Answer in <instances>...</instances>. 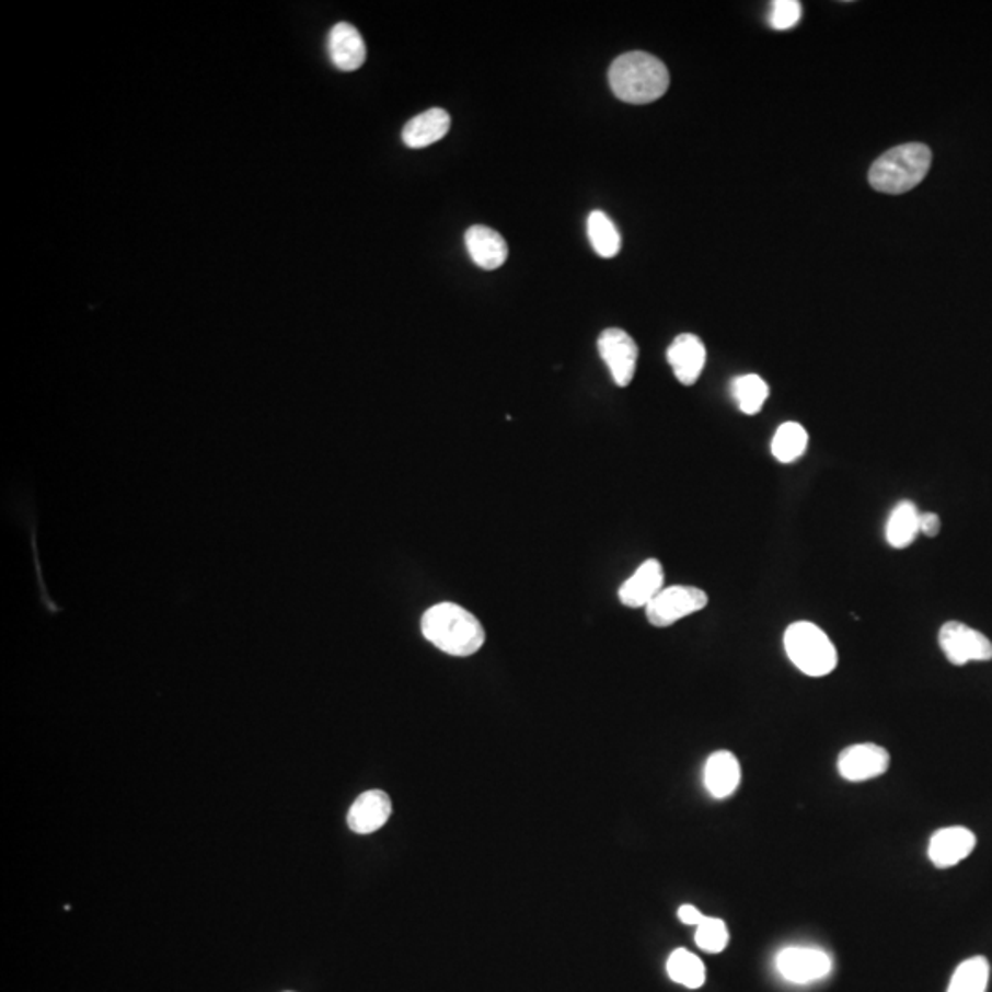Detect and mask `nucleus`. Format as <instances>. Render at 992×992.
I'll return each mask as SVG.
<instances>
[{
    "label": "nucleus",
    "instance_id": "nucleus-22",
    "mask_svg": "<svg viewBox=\"0 0 992 992\" xmlns=\"http://www.w3.org/2000/svg\"><path fill=\"white\" fill-rule=\"evenodd\" d=\"M731 394L736 397L737 405L741 408L742 414L755 416L763 408L764 401L769 400V384L763 381V377L755 373L737 377L731 382Z\"/></svg>",
    "mask_w": 992,
    "mask_h": 992
},
{
    "label": "nucleus",
    "instance_id": "nucleus-11",
    "mask_svg": "<svg viewBox=\"0 0 992 992\" xmlns=\"http://www.w3.org/2000/svg\"><path fill=\"white\" fill-rule=\"evenodd\" d=\"M976 837L967 827H945L932 834L928 856L935 867H953L974 851Z\"/></svg>",
    "mask_w": 992,
    "mask_h": 992
},
{
    "label": "nucleus",
    "instance_id": "nucleus-12",
    "mask_svg": "<svg viewBox=\"0 0 992 992\" xmlns=\"http://www.w3.org/2000/svg\"><path fill=\"white\" fill-rule=\"evenodd\" d=\"M664 590V566L658 560H647L620 587V601L628 609H647V604Z\"/></svg>",
    "mask_w": 992,
    "mask_h": 992
},
{
    "label": "nucleus",
    "instance_id": "nucleus-10",
    "mask_svg": "<svg viewBox=\"0 0 992 992\" xmlns=\"http://www.w3.org/2000/svg\"><path fill=\"white\" fill-rule=\"evenodd\" d=\"M394 809L384 791H366L355 799L348 812V827L357 834H371L387 826Z\"/></svg>",
    "mask_w": 992,
    "mask_h": 992
},
{
    "label": "nucleus",
    "instance_id": "nucleus-21",
    "mask_svg": "<svg viewBox=\"0 0 992 992\" xmlns=\"http://www.w3.org/2000/svg\"><path fill=\"white\" fill-rule=\"evenodd\" d=\"M668 974L674 983L688 989H701L706 981V967L695 954L677 948L668 959Z\"/></svg>",
    "mask_w": 992,
    "mask_h": 992
},
{
    "label": "nucleus",
    "instance_id": "nucleus-2",
    "mask_svg": "<svg viewBox=\"0 0 992 992\" xmlns=\"http://www.w3.org/2000/svg\"><path fill=\"white\" fill-rule=\"evenodd\" d=\"M609 83L618 100L633 105L660 100L669 89V72L647 51H627L609 69Z\"/></svg>",
    "mask_w": 992,
    "mask_h": 992
},
{
    "label": "nucleus",
    "instance_id": "nucleus-15",
    "mask_svg": "<svg viewBox=\"0 0 992 992\" xmlns=\"http://www.w3.org/2000/svg\"><path fill=\"white\" fill-rule=\"evenodd\" d=\"M465 246H468L471 259L484 270L500 268L508 259L509 251L506 240L496 230L484 227V224H474L468 230Z\"/></svg>",
    "mask_w": 992,
    "mask_h": 992
},
{
    "label": "nucleus",
    "instance_id": "nucleus-17",
    "mask_svg": "<svg viewBox=\"0 0 992 992\" xmlns=\"http://www.w3.org/2000/svg\"><path fill=\"white\" fill-rule=\"evenodd\" d=\"M451 129V116L446 108H428L422 115L414 116L403 127V142L412 149L427 148L439 142Z\"/></svg>",
    "mask_w": 992,
    "mask_h": 992
},
{
    "label": "nucleus",
    "instance_id": "nucleus-1",
    "mask_svg": "<svg viewBox=\"0 0 992 992\" xmlns=\"http://www.w3.org/2000/svg\"><path fill=\"white\" fill-rule=\"evenodd\" d=\"M425 638L446 655L468 658L485 644V631L473 612L457 603H438L422 618Z\"/></svg>",
    "mask_w": 992,
    "mask_h": 992
},
{
    "label": "nucleus",
    "instance_id": "nucleus-7",
    "mask_svg": "<svg viewBox=\"0 0 992 992\" xmlns=\"http://www.w3.org/2000/svg\"><path fill=\"white\" fill-rule=\"evenodd\" d=\"M599 355L611 371L612 379L618 387H628L636 373L638 362V346L627 331L620 327H609L601 333L598 341Z\"/></svg>",
    "mask_w": 992,
    "mask_h": 992
},
{
    "label": "nucleus",
    "instance_id": "nucleus-20",
    "mask_svg": "<svg viewBox=\"0 0 992 992\" xmlns=\"http://www.w3.org/2000/svg\"><path fill=\"white\" fill-rule=\"evenodd\" d=\"M809 446V434L799 423H783L772 438V454L777 462L794 463L804 457Z\"/></svg>",
    "mask_w": 992,
    "mask_h": 992
},
{
    "label": "nucleus",
    "instance_id": "nucleus-13",
    "mask_svg": "<svg viewBox=\"0 0 992 992\" xmlns=\"http://www.w3.org/2000/svg\"><path fill=\"white\" fill-rule=\"evenodd\" d=\"M668 362L673 368L674 377L684 387H691L699 381L706 366V346L696 335L682 333L669 346Z\"/></svg>",
    "mask_w": 992,
    "mask_h": 992
},
{
    "label": "nucleus",
    "instance_id": "nucleus-27",
    "mask_svg": "<svg viewBox=\"0 0 992 992\" xmlns=\"http://www.w3.org/2000/svg\"><path fill=\"white\" fill-rule=\"evenodd\" d=\"M704 913L699 910V908L691 907V904H684V907L679 908V919L684 924H690V926H699V924L704 921Z\"/></svg>",
    "mask_w": 992,
    "mask_h": 992
},
{
    "label": "nucleus",
    "instance_id": "nucleus-19",
    "mask_svg": "<svg viewBox=\"0 0 992 992\" xmlns=\"http://www.w3.org/2000/svg\"><path fill=\"white\" fill-rule=\"evenodd\" d=\"M587 232L596 254L604 259L618 256V252L622 249V235L618 232L616 224L612 223L611 217L607 216L604 211L593 210L588 216Z\"/></svg>",
    "mask_w": 992,
    "mask_h": 992
},
{
    "label": "nucleus",
    "instance_id": "nucleus-4",
    "mask_svg": "<svg viewBox=\"0 0 992 992\" xmlns=\"http://www.w3.org/2000/svg\"><path fill=\"white\" fill-rule=\"evenodd\" d=\"M788 660L807 677H827L839 666V653L826 631L810 622H796L785 631Z\"/></svg>",
    "mask_w": 992,
    "mask_h": 992
},
{
    "label": "nucleus",
    "instance_id": "nucleus-5",
    "mask_svg": "<svg viewBox=\"0 0 992 992\" xmlns=\"http://www.w3.org/2000/svg\"><path fill=\"white\" fill-rule=\"evenodd\" d=\"M707 604V593L701 588L674 585L664 588L649 604H647V620L655 627H671L682 618L691 616L702 611Z\"/></svg>",
    "mask_w": 992,
    "mask_h": 992
},
{
    "label": "nucleus",
    "instance_id": "nucleus-8",
    "mask_svg": "<svg viewBox=\"0 0 992 992\" xmlns=\"http://www.w3.org/2000/svg\"><path fill=\"white\" fill-rule=\"evenodd\" d=\"M776 969L783 980L805 985L831 974L833 959L820 948L788 947L777 954Z\"/></svg>",
    "mask_w": 992,
    "mask_h": 992
},
{
    "label": "nucleus",
    "instance_id": "nucleus-23",
    "mask_svg": "<svg viewBox=\"0 0 992 992\" xmlns=\"http://www.w3.org/2000/svg\"><path fill=\"white\" fill-rule=\"evenodd\" d=\"M991 967L983 956H974L959 965L947 992H987Z\"/></svg>",
    "mask_w": 992,
    "mask_h": 992
},
{
    "label": "nucleus",
    "instance_id": "nucleus-26",
    "mask_svg": "<svg viewBox=\"0 0 992 992\" xmlns=\"http://www.w3.org/2000/svg\"><path fill=\"white\" fill-rule=\"evenodd\" d=\"M942 531V519L935 514H921L919 517V533L923 535L932 537L937 535Z\"/></svg>",
    "mask_w": 992,
    "mask_h": 992
},
{
    "label": "nucleus",
    "instance_id": "nucleus-18",
    "mask_svg": "<svg viewBox=\"0 0 992 992\" xmlns=\"http://www.w3.org/2000/svg\"><path fill=\"white\" fill-rule=\"evenodd\" d=\"M919 514L918 506L910 500H902L897 504L891 511L888 524H886V541L896 550H904L915 541L919 535Z\"/></svg>",
    "mask_w": 992,
    "mask_h": 992
},
{
    "label": "nucleus",
    "instance_id": "nucleus-14",
    "mask_svg": "<svg viewBox=\"0 0 992 992\" xmlns=\"http://www.w3.org/2000/svg\"><path fill=\"white\" fill-rule=\"evenodd\" d=\"M331 64L343 72H354L366 61V43L354 24L338 23L327 37Z\"/></svg>",
    "mask_w": 992,
    "mask_h": 992
},
{
    "label": "nucleus",
    "instance_id": "nucleus-6",
    "mask_svg": "<svg viewBox=\"0 0 992 992\" xmlns=\"http://www.w3.org/2000/svg\"><path fill=\"white\" fill-rule=\"evenodd\" d=\"M939 645L954 666L992 660L991 639L965 623H945L939 631Z\"/></svg>",
    "mask_w": 992,
    "mask_h": 992
},
{
    "label": "nucleus",
    "instance_id": "nucleus-16",
    "mask_svg": "<svg viewBox=\"0 0 992 992\" xmlns=\"http://www.w3.org/2000/svg\"><path fill=\"white\" fill-rule=\"evenodd\" d=\"M741 783V764L734 753L719 750L707 758L704 785L715 799L730 798Z\"/></svg>",
    "mask_w": 992,
    "mask_h": 992
},
{
    "label": "nucleus",
    "instance_id": "nucleus-24",
    "mask_svg": "<svg viewBox=\"0 0 992 992\" xmlns=\"http://www.w3.org/2000/svg\"><path fill=\"white\" fill-rule=\"evenodd\" d=\"M696 947L704 953L719 954L728 947L730 943V932L726 928V923L719 918H704L695 932Z\"/></svg>",
    "mask_w": 992,
    "mask_h": 992
},
{
    "label": "nucleus",
    "instance_id": "nucleus-9",
    "mask_svg": "<svg viewBox=\"0 0 992 992\" xmlns=\"http://www.w3.org/2000/svg\"><path fill=\"white\" fill-rule=\"evenodd\" d=\"M890 769V753L888 750L873 742L853 745L840 752V776L847 782L861 783L883 776Z\"/></svg>",
    "mask_w": 992,
    "mask_h": 992
},
{
    "label": "nucleus",
    "instance_id": "nucleus-3",
    "mask_svg": "<svg viewBox=\"0 0 992 992\" xmlns=\"http://www.w3.org/2000/svg\"><path fill=\"white\" fill-rule=\"evenodd\" d=\"M932 165V151L919 142L902 143L886 151L873 162L869 184L877 192L890 195L907 194L923 183Z\"/></svg>",
    "mask_w": 992,
    "mask_h": 992
},
{
    "label": "nucleus",
    "instance_id": "nucleus-25",
    "mask_svg": "<svg viewBox=\"0 0 992 992\" xmlns=\"http://www.w3.org/2000/svg\"><path fill=\"white\" fill-rule=\"evenodd\" d=\"M801 19V4L798 0H777L770 10V24L772 28H794Z\"/></svg>",
    "mask_w": 992,
    "mask_h": 992
}]
</instances>
